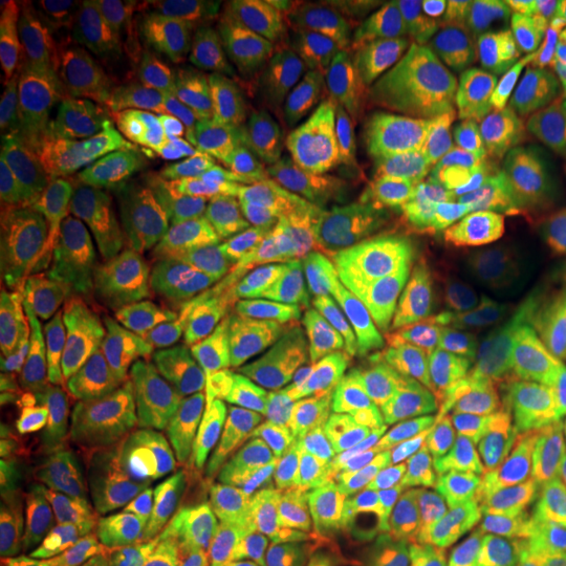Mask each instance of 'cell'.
Here are the masks:
<instances>
[{
    "label": "cell",
    "instance_id": "obj_1",
    "mask_svg": "<svg viewBox=\"0 0 566 566\" xmlns=\"http://www.w3.org/2000/svg\"><path fill=\"white\" fill-rule=\"evenodd\" d=\"M51 176L45 342L90 378L118 336L129 273L160 231L134 168L61 158Z\"/></svg>",
    "mask_w": 566,
    "mask_h": 566
},
{
    "label": "cell",
    "instance_id": "obj_2",
    "mask_svg": "<svg viewBox=\"0 0 566 566\" xmlns=\"http://www.w3.org/2000/svg\"><path fill=\"white\" fill-rule=\"evenodd\" d=\"M338 373L286 321L279 304L250 334L216 349H158L113 342L90 386L126 449L160 443L283 378Z\"/></svg>",
    "mask_w": 566,
    "mask_h": 566
},
{
    "label": "cell",
    "instance_id": "obj_3",
    "mask_svg": "<svg viewBox=\"0 0 566 566\" xmlns=\"http://www.w3.org/2000/svg\"><path fill=\"white\" fill-rule=\"evenodd\" d=\"M134 174L163 244H221L263 263L281 223L275 202L210 122L147 116Z\"/></svg>",
    "mask_w": 566,
    "mask_h": 566
},
{
    "label": "cell",
    "instance_id": "obj_4",
    "mask_svg": "<svg viewBox=\"0 0 566 566\" xmlns=\"http://www.w3.org/2000/svg\"><path fill=\"white\" fill-rule=\"evenodd\" d=\"M275 304L258 268L218 247L160 244L116 342L158 349H216L263 321Z\"/></svg>",
    "mask_w": 566,
    "mask_h": 566
},
{
    "label": "cell",
    "instance_id": "obj_5",
    "mask_svg": "<svg viewBox=\"0 0 566 566\" xmlns=\"http://www.w3.org/2000/svg\"><path fill=\"white\" fill-rule=\"evenodd\" d=\"M45 451L63 516H80L126 454L87 378L45 338H6L3 391Z\"/></svg>",
    "mask_w": 566,
    "mask_h": 566
},
{
    "label": "cell",
    "instance_id": "obj_6",
    "mask_svg": "<svg viewBox=\"0 0 566 566\" xmlns=\"http://www.w3.org/2000/svg\"><path fill=\"white\" fill-rule=\"evenodd\" d=\"M478 76L462 55L394 30L367 34L352 59L367 108L438 158L454 155L478 126Z\"/></svg>",
    "mask_w": 566,
    "mask_h": 566
},
{
    "label": "cell",
    "instance_id": "obj_7",
    "mask_svg": "<svg viewBox=\"0 0 566 566\" xmlns=\"http://www.w3.org/2000/svg\"><path fill=\"white\" fill-rule=\"evenodd\" d=\"M45 80L63 158L134 168L145 118L129 80L76 6H59L51 19Z\"/></svg>",
    "mask_w": 566,
    "mask_h": 566
},
{
    "label": "cell",
    "instance_id": "obj_8",
    "mask_svg": "<svg viewBox=\"0 0 566 566\" xmlns=\"http://www.w3.org/2000/svg\"><path fill=\"white\" fill-rule=\"evenodd\" d=\"M359 409L342 373L294 375L216 417L195 443L212 464L233 470H302L321 446L357 420Z\"/></svg>",
    "mask_w": 566,
    "mask_h": 566
},
{
    "label": "cell",
    "instance_id": "obj_9",
    "mask_svg": "<svg viewBox=\"0 0 566 566\" xmlns=\"http://www.w3.org/2000/svg\"><path fill=\"white\" fill-rule=\"evenodd\" d=\"M179 82L197 111L242 139H275L302 126V92L279 74L233 0L202 6Z\"/></svg>",
    "mask_w": 566,
    "mask_h": 566
},
{
    "label": "cell",
    "instance_id": "obj_10",
    "mask_svg": "<svg viewBox=\"0 0 566 566\" xmlns=\"http://www.w3.org/2000/svg\"><path fill=\"white\" fill-rule=\"evenodd\" d=\"M296 501L307 566H422L420 537L370 464H304Z\"/></svg>",
    "mask_w": 566,
    "mask_h": 566
},
{
    "label": "cell",
    "instance_id": "obj_11",
    "mask_svg": "<svg viewBox=\"0 0 566 566\" xmlns=\"http://www.w3.org/2000/svg\"><path fill=\"white\" fill-rule=\"evenodd\" d=\"M174 533L218 566H302L281 520L279 495L254 472L223 464L187 475Z\"/></svg>",
    "mask_w": 566,
    "mask_h": 566
},
{
    "label": "cell",
    "instance_id": "obj_12",
    "mask_svg": "<svg viewBox=\"0 0 566 566\" xmlns=\"http://www.w3.org/2000/svg\"><path fill=\"white\" fill-rule=\"evenodd\" d=\"M367 457L394 504L420 537L430 564L512 541L509 533H514L520 514L516 495L446 485L424 467L420 451L391 438H380Z\"/></svg>",
    "mask_w": 566,
    "mask_h": 566
},
{
    "label": "cell",
    "instance_id": "obj_13",
    "mask_svg": "<svg viewBox=\"0 0 566 566\" xmlns=\"http://www.w3.org/2000/svg\"><path fill=\"white\" fill-rule=\"evenodd\" d=\"M436 237L499 300L533 296V254L522 192L483 171H451L438 192Z\"/></svg>",
    "mask_w": 566,
    "mask_h": 566
},
{
    "label": "cell",
    "instance_id": "obj_14",
    "mask_svg": "<svg viewBox=\"0 0 566 566\" xmlns=\"http://www.w3.org/2000/svg\"><path fill=\"white\" fill-rule=\"evenodd\" d=\"M263 263L279 283L342 273L388 281L399 289L417 286L409 233L352 208L300 212L281 221Z\"/></svg>",
    "mask_w": 566,
    "mask_h": 566
},
{
    "label": "cell",
    "instance_id": "obj_15",
    "mask_svg": "<svg viewBox=\"0 0 566 566\" xmlns=\"http://www.w3.org/2000/svg\"><path fill=\"white\" fill-rule=\"evenodd\" d=\"M48 40V13L38 3H13L0 42V153L13 208L38 189L55 132L45 80Z\"/></svg>",
    "mask_w": 566,
    "mask_h": 566
},
{
    "label": "cell",
    "instance_id": "obj_16",
    "mask_svg": "<svg viewBox=\"0 0 566 566\" xmlns=\"http://www.w3.org/2000/svg\"><path fill=\"white\" fill-rule=\"evenodd\" d=\"M478 158L501 174L566 189V132L546 76L527 66L495 69L480 97Z\"/></svg>",
    "mask_w": 566,
    "mask_h": 566
},
{
    "label": "cell",
    "instance_id": "obj_17",
    "mask_svg": "<svg viewBox=\"0 0 566 566\" xmlns=\"http://www.w3.org/2000/svg\"><path fill=\"white\" fill-rule=\"evenodd\" d=\"M367 13L388 21L386 30L462 55L480 74L509 66L514 55L546 38L554 3L522 0H405L367 3Z\"/></svg>",
    "mask_w": 566,
    "mask_h": 566
},
{
    "label": "cell",
    "instance_id": "obj_18",
    "mask_svg": "<svg viewBox=\"0 0 566 566\" xmlns=\"http://www.w3.org/2000/svg\"><path fill=\"white\" fill-rule=\"evenodd\" d=\"M184 483L179 457L158 443L134 446L80 520L108 537L122 566H153L171 541Z\"/></svg>",
    "mask_w": 566,
    "mask_h": 566
},
{
    "label": "cell",
    "instance_id": "obj_19",
    "mask_svg": "<svg viewBox=\"0 0 566 566\" xmlns=\"http://www.w3.org/2000/svg\"><path fill=\"white\" fill-rule=\"evenodd\" d=\"M205 3L179 0H103L82 11L124 76L150 82L179 76Z\"/></svg>",
    "mask_w": 566,
    "mask_h": 566
},
{
    "label": "cell",
    "instance_id": "obj_20",
    "mask_svg": "<svg viewBox=\"0 0 566 566\" xmlns=\"http://www.w3.org/2000/svg\"><path fill=\"white\" fill-rule=\"evenodd\" d=\"M488 367L551 405H566V310L499 300L488 317Z\"/></svg>",
    "mask_w": 566,
    "mask_h": 566
},
{
    "label": "cell",
    "instance_id": "obj_21",
    "mask_svg": "<svg viewBox=\"0 0 566 566\" xmlns=\"http://www.w3.org/2000/svg\"><path fill=\"white\" fill-rule=\"evenodd\" d=\"M344 184L352 210L405 233H436L441 181L380 132H359Z\"/></svg>",
    "mask_w": 566,
    "mask_h": 566
},
{
    "label": "cell",
    "instance_id": "obj_22",
    "mask_svg": "<svg viewBox=\"0 0 566 566\" xmlns=\"http://www.w3.org/2000/svg\"><path fill=\"white\" fill-rule=\"evenodd\" d=\"M48 181L13 208L9 233L0 254V321L6 334L48 336V242H45Z\"/></svg>",
    "mask_w": 566,
    "mask_h": 566
},
{
    "label": "cell",
    "instance_id": "obj_23",
    "mask_svg": "<svg viewBox=\"0 0 566 566\" xmlns=\"http://www.w3.org/2000/svg\"><path fill=\"white\" fill-rule=\"evenodd\" d=\"M233 6L279 74L300 92L302 82L325 61L334 32L349 17L344 3L233 0Z\"/></svg>",
    "mask_w": 566,
    "mask_h": 566
},
{
    "label": "cell",
    "instance_id": "obj_24",
    "mask_svg": "<svg viewBox=\"0 0 566 566\" xmlns=\"http://www.w3.org/2000/svg\"><path fill=\"white\" fill-rule=\"evenodd\" d=\"M537 415L535 396L522 386L499 380L462 401L422 412L401 428L399 441L415 451H443L457 446L501 443L512 430Z\"/></svg>",
    "mask_w": 566,
    "mask_h": 566
},
{
    "label": "cell",
    "instance_id": "obj_25",
    "mask_svg": "<svg viewBox=\"0 0 566 566\" xmlns=\"http://www.w3.org/2000/svg\"><path fill=\"white\" fill-rule=\"evenodd\" d=\"M3 566H122L116 548L80 516L13 514L3 527Z\"/></svg>",
    "mask_w": 566,
    "mask_h": 566
},
{
    "label": "cell",
    "instance_id": "obj_26",
    "mask_svg": "<svg viewBox=\"0 0 566 566\" xmlns=\"http://www.w3.org/2000/svg\"><path fill=\"white\" fill-rule=\"evenodd\" d=\"M409 260L417 286H428L454 302L464 317V342L475 359L488 367V317L499 296L493 289L438 242L436 233H409ZM491 370V367H488Z\"/></svg>",
    "mask_w": 566,
    "mask_h": 566
},
{
    "label": "cell",
    "instance_id": "obj_27",
    "mask_svg": "<svg viewBox=\"0 0 566 566\" xmlns=\"http://www.w3.org/2000/svg\"><path fill=\"white\" fill-rule=\"evenodd\" d=\"M0 491L13 514H61L51 462L6 394H0Z\"/></svg>",
    "mask_w": 566,
    "mask_h": 566
},
{
    "label": "cell",
    "instance_id": "obj_28",
    "mask_svg": "<svg viewBox=\"0 0 566 566\" xmlns=\"http://www.w3.org/2000/svg\"><path fill=\"white\" fill-rule=\"evenodd\" d=\"M283 296L310 342L338 359L354 363L367 321L357 304L346 296L338 273L283 283Z\"/></svg>",
    "mask_w": 566,
    "mask_h": 566
},
{
    "label": "cell",
    "instance_id": "obj_29",
    "mask_svg": "<svg viewBox=\"0 0 566 566\" xmlns=\"http://www.w3.org/2000/svg\"><path fill=\"white\" fill-rule=\"evenodd\" d=\"M530 254H533V300L566 310V189L527 184L522 189Z\"/></svg>",
    "mask_w": 566,
    "mask_h": 566
},
{
    "label": "cell",
    "instance_id": "obj_30",
    "mask_svg": "<svg viewBox=\"0 0 566 566\" xmlns=\"http://www.w3.org/2000/svg\"><path fill=\"white\" fill-rule=\"evenodd\" d=\"M512 541L530 566H566V488H548L525 499Z\"/></svg>",
    "mask_w": 566,
    "mask_h": 566
},
{
    "label": "cell",
    "instance_id": "obj_31",
    "mask_svg": "<svg viewBox=\"0 0 566 566\" xmlns=\"http://www.w3.org/2000/svg\"><path fill=\"white\" fill-rule=\"evenodd\" d=\"M394 292L417 346L454 344L459 336H464V317L443 294L428 286H401Z\"/></svg>",
    "mask_w": 566,
    "mask_h": 566
},
{
    "label": "cell",
    "instance_id": "obj_32",
    "mask_svg": "<svg viewBox=\"0 0 566 566\" xmlns=\"http://www.w3.org/2000/svg\"><path fill=\"white\" fill-rule=\"evenodd\" d=\"M388 380L412 399H443V396L459 394L454 378L424 349H417L415 357Z\"/></svg>",
    "mask_w": 566,
    "mask_h": 566
},
{
    "label": "cell",
    "instance_id": "obj_33",
    "mask_svg": "<svg viewBox=\"0 0 566 566\" xmlns=\"http://www.w3.org/2000/svg\"><path fill=\"white\" fill-rule=\"evenodd\" d=\"M428 566H530L527 558L522 556V551L514 546V541L495 543V546L467 551L454 558H446V562H436Z\"/></svg>",
    "mask_w": 566,
    "mask_h": 566
},
{
    "label": "cell",
    "instance_id": "obj_34",
    "mask_svg": "<svg viewBox=\"0 0 566 566\" xmlns=\"http://www.w3.org/2000/svg\"><path fill=\"white\" fill-rule=\"evenodd\" d=\"M546 82L558 105V118L566 132V40L558 38L546 61Z\"/></svg>",
    "mask_w": 566,
    "mask_h": 566
},
{
    "label": "cell",
    "instance_id": "obj_35",
    "mask_svg": "<svg viewBox=\"0 0 566 566\" xmlns=\"http://www.w3.org/2000/svg\"><path fill=\"white\" fill-rule=\"evenodd\" d=\"M153 566H216L208 554H202L200 548H195L187 541H168L166 546L158 551Z\"/></svg>",
    "mask_w": 566,
    "mask_h": 566
},
{
    "label": "cell",
    "instance_id": "obj_36",
    "mask_svg": "<svg viewBox=\"0 0 566 566\" xmlns=\"http://www.w3.org/2000/svg\"><path fill=\"white\" fill-rule=\"evenodd\" d=\"M558 38L566 40V13H564V21H562V32H558Z\"/></svg>",
    "mask_w": 566,
    "mask_h": 566
},
{
    "label": "cell",
    "instance_id": "obj_37",
    "mask_svg": "<svg viewBox=\"0 0 566 566\" xmlns=\"http://www.w3.org/2000/svg\"><path fill=\"white\" fill-rule=\"evenodd\" d=\"M562 415H564V417H566V405H564V409H562Z\"/></svg>",
    "mask_w": 566,
    "mask_h": 566
}]
</instances>
